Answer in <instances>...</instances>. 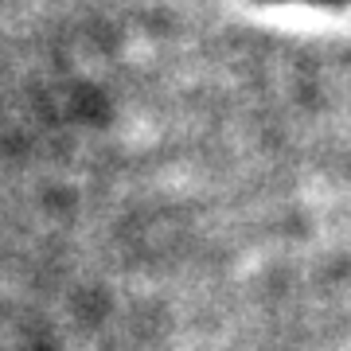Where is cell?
Listing matches in <instances>:
<instances>
[{
  "label": "cell",
  "instance_id": "cell-1",
  "mask_svg": "<svg viewBox=\"0 0 351 351\" xmlns=\"http://www.w3.org/2000/svg\"><path fill=\"white\" fill-rule=\"evenodd\" d=\"M313 4H343V0H313Z\"/></svg>",
  "mask_w": 351,
  "mask_h": 351
}]
</instances>
